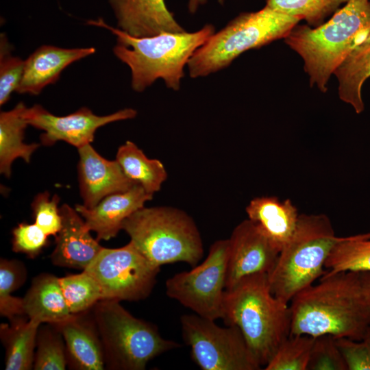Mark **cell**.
I'll return each instance as SVG.
<instances>
[{"label":"cell","mask_w":370,"mask_h":370,"mask_svg":"<svg viewBox=\"0 0 370 370\" xmlns=\"http://www.w3.org/2000/svg\"><path fill=\"white\" fill-rule=\"evenodd\" d=\"M218 2L223 5L225 3V0H217ZM208 0H188V10L190 14H195L197 12L199 8L206 3Z\"/></svg>","instance_id":"74e56055"},{"label":"cell","mask_w":370,"mask_h":370,"mask_svg":"<svg viewBox=\"0 0 370 370\" xmlns=\"http://www.w3.org/2000/svg\"><path fill=\"white\" fill-rule=\"evenodd\" d=\"M66 365V345L61 332L51 324L39 327L33 369L64 370Z\"/></svg>","instance_id":"f1b7e54d"},{"label":"cell","mask_w":370,"mask_h":370,"mask_svg":"<svg viewBox=\"0 0 370 370\" xmlns=\"http://www.w3.org/2000/svg\"><path fill=\"white\" fill-rule=\"evenodd\" d=\"M301 21L267 5L241 13L195 51L187 64L188 74L197 78L224 69L244 52L284 39Z\"/></svg>","instance_id":"8992f818"},{"label":"cell","mask_w":370,"mask_h":370,"mask_svg":"<svg viewBox=\"0 0 370 370\" xmlns=\"http://www.w3.org/2000/svg\"><path fill=\"white\" fill-rule=\"evenodd\" d=\"M88 24L106 29L116 36L113 53L130 69L132 88L138 92L158 79L164 80L167 88L179 90L188 60L215 32L213 25L206 24L193 32H162L138 38L109 25L102 18L90 20Z\"/></svg>","instance_id":"7a4b0ae2"},{"label":"cell","mask_w":370,"mask_h":370,"mask_svg":"<svg viewBox=\"0 0 370 370\" xmlns=\"http://www.w3.org/2000/svg\"><path fill=\"white\" fill-rule=\"evenodd\" d=\"M347 370H370V326L360 340L335 337Z\"/></svg>","instance_id":"e575fe53"},{"label":"cell","mask_w":370,"mask_h":370,"mask_svg":"<svg viewBox=\"0 0 370 370\" xmlns=\"http://www.w3.org/2000/svg\"><path fill=\"white\" fill-rule=\"evenodd\" d=\"M228 245V239L216 241L202 263L167 279V296L200 317L221 319Z\"/></svg>","instance_id":"8fae6325"},{"label":"cell","mask_w":370,"mask_h":370,"mask_svg":"<svg viewBox=\"0 0 370 370\" xmlns=\"http://www.w3.org/2000/svg\"><path fill=\"white\" fill-rule=\"evenodd\" d=\"M116 160L131 181L151 195L159 191L167 178L163 163L158 159L149 158L130 140L119 147Z\"/></svg>","instance_id":"d4e9b609"},{"label":"cell","mask_w":370,"mask_h":370,"mask_svg":"<svg viewBox=\"0 0 370 370\" xmlns=\"http://www.w3.org/2000/svg\"><path fill=\"white\" fill-rule=\"evenodd\" d=\"M62 227L56 236V247L50 256L56 266L84 270L101 247L92 237L82 217L69 205L60 208Z\"/></svg>","instance_id":"2e32d148"},{"label":"cell","mask_w":370,"mask_h":370,"mask_svg":"<svg viewBox=\"0 0 370 370\" xmlns=\"http://www.w3.org/2000/svg\"><path fill=\"white\" fill-rule=\"evenodd\" d=\"M117 28L134 37L186 31L176 21L165 0H108Z\"/></svg>","instance_id":"e0dca14e"},{"label":"cell","mask_w":370,"mask_h":370,"mask_svg":"<svg viewBox=\"0 0 370 370\" xmlns=\"http://www.w3.org/2000/svg\"><path fill=\"white\" fill-rule=\"evenodd\" d=\"M328 273L370 272V232L343 236L325 264Z\"/></svg>","instance_id":"484cf974"},{"label":"cell","mask_w":370,"mask_h":370,"mask_svg":"<svg viewBox=\"0 0 370 370\" xmlns=\"http://www.w3.org/2000/svg\"><path fill=\"white\" fill-rule=\"evenodd\" d=\"M182 337L194 362L203 370H259L242 332L235 325L223 328L197 314L180 319Z\"/></svg>","instance_id":"9c48e42d"},{"label":"cell","mask_w":370,"mask_h":370,"mask_svg":"<svg viewBox=\"0 0 370 370\" xmlns=\"http://www.w3.org/2000/svg\"><path fill=\"white\" fill-rule=\"evenodd\" d=\"M78 153L79 191L85 207L92 208L106 196L136 184L125 175L116 160L104 158L90 144L78 148Z\"/></svg>","instance_id":"5bb4252c"},{"label":"cell","mask_w":370,"mask_h":370,"mask_svg":"<svg viewBox=\"0 0 370 370\" xmlns=\"http://www.w3.org/2000/svg\"><path fill=\"white\" fill-rule=\"evenodd\" d=\"M307 370H347L334 336L323 334L314 337Z\"/></svg>","instance_id":"d6a6232c"},{"label":"cell","mask_w":370,"mask_h":370,"mask_svg":"<svg viewBox=\"0 0 370 370\" xmlns=\"http://www.w3.org/2000/svg\"><path fill=\"white\" fill-rule=\"evenodd\" d=\"M290 334H331L360 340L370 326L358 271L325 273L291 300Z\"/></svg>","instance_id":"6da1fadb"},{"label":"cell","mask_w":370,"mask_h":370,"mask_svg":"<svg viewBox=\"0 0 370 370\" xmlns=\"http://www.w3.org/2000/svg\"><path fill=\"white\" fill-rule=\"evenodd\" d=\"M343 238L335 234L327 215H299L294 233L268 275L271 293L289 304L295 295L325 273L327 258Z\"/></svg>","instance_id":"5b68a950"},{"label":"cell","mask_w":370,"mask_h":370,"mask_svg":"<svg viewBox=\"0 0 370 370\" xmlns=\"http://www.w3.org/2000/svg\"><path fill=\"white\" fill-rule=\"evenodd\" d=\"M24 264L16 260L1 259L0 262V314L10 321L24 315L23 298L12 295L26 280Z\"/></svg>","instance_id":"83f0119b"},{"label":"cell","mask_w":370,"mask_h":370,"mask_svg":"<svg viewBox=\"0 0 370 370\" xmlns=\"http://www.w3.org/2000/svg\"><path fill=\"white\" fill-rule=\"evenodd\" d=\"M92 308L108 369L143 370L153 358L180 346L162 338L156 325L134 317L120 301L102 299Z\"/></svg>","instance_id":"ba28073f"},{"label":"cell","mask_w":370,"mask_h":370,"mask_svg":"<svg viewBox=\"0 0 370 370\" xmlns=\"http://www.w3.org/2000/svg\"><path fill=\"white\" fill-rule=\"evenodd\" d=\"M58 280L68 308L73 314H82L103 299L99 284L85 271Z\"/></svg>","instance_id":"4316f807"},{"label":"cell","mask_w":370,"mask_h":370,"mask_svg":"<svg viewBox=\"0 0 370 370\" xmlns=\"http://www.w3.org/2000/svg\"><path fill=\"white\" fill-rule=\"evenodd\" d=\"M314 337L290 334L279 346L265 370H307Z\"/></svg>","instance_id":"4dcf8cb0"},{"label":"cell","mask_w":370,"mask_h":370,"mask_svg":"<svg viewBox=\"0 0 370 370\" xmlns=\"http://www.w3.org/2000/svg\"><path fill=\"white\" fill-rule=\"evenodd\" d=\"M359 275L364 296L370 311V272L360 271Z\"/></svg>","instance_id":"8d00e7d4"},{"label":"cell","mask_w":370,"mask_h":370,"mask_svg":"<svg viewBox=\"0 0 370 370\" xmlns=\"http://www.w3.org/2000/svg\"><path fill=\"white\" fill-rule=\"evenodd\" d=\"M152 198L153 195L134 184L126 191L106 196L92 208L80 204L75 208L88 229L97 234V241H108L122 230L123 223L127 217L143 208Z\"/></svg>","instance_id":"9a60e30c"},{"label":"cell","mask_w":370,"mask_h":370,"mask_svg":"<svg viewBox=\"0 0 370 370\" xmlns=\"http://www.w3.org/2000/svg\"><path fill=\"white\" fill-rule=\"evenodd\" d=\"M221 319L239 328L261 367L291 334L290 305L271 293L267 273L247 276L225 290Z\"/></svg>","instance_id":"3957f363"},{"label":"cell","mask_w":370,"mask_h":370,"mask_svg":"<svg viewBox=\"0 0 370 370\" xmlns=\"http://www.w3.org/2000/svg\"><path fill=\"white\" fill-rule=\"evenodd\" d=\"M370 32V0H350L321 25H295L284 42L304 61L310 86L323 92L336 68Z\"/></svg>","instance_id":"277c9868"},{"label":"cell","mask_w":370,"mask_h":370,"mask_svg":"<svg viewBox=\"0 0 370 370\" xmlns=\"http://www.w3.org/2000/svg\"><path fill=\"white\" fill-rule=\"evenodd\" d=\"M95 53L94 47L62 48L42 45L25 60L21 80L16 92L38 95L58 80L62 71L73 62Z\"/></svg>","instance_id":"ac0fdd59"},{"label":"cell","mask_w":370,"mask_h":370,"mask_svg":"<svg viewBox=\"0 0 370 370\" xmlns=\"http://www.w3.org/2000/svg\"><path fill=\"white\" fill-rule=\"evenodd\" d=\"M225 290L242 279L258 273L268 275L280 250L249 219L238 224L228 238Z\"/></svg>","instance_id":"4fadbf2b"},{"label":"cell","mask_w":370,"mask_h":370,"mask_svg":"<svg viewBox=\"0 0 370 370\" xmlns=\"http://www.w3.org/2000/svg\"><path fill=\"white\" fill-rule=\"evenodd\" d=\"M12 235V250L30 258L38 256L48 242V236L36 223H21L13 230Z\"/></svg>","instance_id":"d590c367"},{"label":"cell","mask_w":370,"mask_h":370,"mask_svg":"<svg viewBox=\"0 0 370 370\" xmlns=\"http://www.w3.org/2000/svg\"><path fill=\"white\" fill-rule=\"evenodd\" d=\"M55 326L63 336L67 364L72 369H103L105 365L103 349L94 320L90 323L82 319L78 314Z\"/></svg>","instance_id":"d6986e66"},{"label":"cell","mask_w":370,"mask_h":370,"mask_svg":"<svg viewBox=\"0 0 370 370\" xmlns=\"http://www.w3.org/2000/svg\"><path fill=\"white\" fill-rule=\"evenodd\" d=\"M11 46L5 35L1 34L0 40V105L5 104L21 80L25 60L12 56Z\"/></svg>","instance_id":"1f68e13d"},{"label":"cell","mask_w":370,"mask_h":370,"mask_svg":"<svg viewBox=\"0 0 370 370\" xmlns=\"http://www.w3.org/2000/svg\"><path fill=\"white\" fill-rule=\"evenodd\" d=\"M57 195L50 199L47 191L38 194L32 203L36 223L48 236L58 234L62 227V217Z\"/></svg>","instance_id":"836d02e7"},{"label":"cell","mask_w":370,"mask_h":370,"mask_svg":"<svg viewBox=\"0 0 370 370\" xmlns=\"http://www.w3.org/2000/svg\"><path fill=\"white\" fill-rule=\"evenodd\" d=\"M26 106L19 102L9 111L0 114V173L6 177L11 175V166L17 158L29 163L38 143L23 142L25 130L28 125L24 118Z\"/></svg>","instance_id":"603a6c76"},{"label":"cell","mask_w":370,"mask_h":370,"mask_svg":"<svg viewBox=\"0 0 370 370\" xmlns=\"http://www.w3.org/2000/svg\"><path fill=\"white\" fill-rule=\"evenodd\" d=\"M122 230L136 249L157 267L183 262L194 267L204 256L195 222L175 207L144 206L123 221Z\"/></svg>","instance_id":"52a82bcc"},{"label":"cell","mask_w":370,"mask_h":370,"mask_svg":"<svg viewBox=\"0 0 370 370\" xmlns=\"http://www.w3.org/2000/svg\"><path fill=\"white\" fill-rule=\"evenodd\" d=\"M137 114L133 108H124L112 114L99 116L82 107L66 116H56L42 106L35 104L26 108L23 115L27 124L44 132L41 143L51 146L57 141H64L77 149L90 144L97 130L110 123L134 119Z\"/></svg>","instance_id":"7c38bea8"},{"label":"cell","mask_w":370,"mask_h":370,"mask_svg":"<svg viewBox=\"0 0 370 370\" xmlns=\"http://www.w3.org/2000/svg\"><path fill=\"white\" fill-rule=\"evenodd\" d=\"M341 100L350 105L357 114L365 108L362 88L370 77V32L358 43L334 70Z\"/></svg>","instance_id":"7402d4cb"},{"label":"cell","mask_w":370,"mask_h":370,"mask_svg":"<svg viewBox=\"0 0 370 370\" xmlns=\"http://www.w3.org/2000/svg\"><path fill=\"white\" fill-rule=\"evenodd\" d=\"M59 278L42 273L36 276L23 298L24 314L39 324L59 325L75 314L68 308Z\"/></svg>","instance_id":"44dd1931"},{"label":"cell","mask_w":370,"mask_h":370,"mask_svg":"<svg viewBox=\"0 0 370 370\" xmlns=\"http://www.w3.org/2000/svg\"><path fill=\"white\" fill-rule=\"evenodd\" d=\"M350 0H266V5L283 13L297 16L314 27L325 22Z\"/></svg>","instance_id":"f546056e"},{"label":"cell","mask_w":370,"mask_h":370,"mask_svg":"<svg viewBox=\"0 0 370 370\" xmlns=\"http://www.w3.org/2000/svg\"><path fill=\"white\" fill-rule=\"evenodd\" d=\"M160 268L149 262L130 241L119 248L103 247L83 271L97 282L103 299L134 301L150 295Z\"/></svg>","instance_id":"30bf717a"},{"label":"cell","mask_w":370,"mask_h":370,"mask_svg":"<svg viewBox=\"0 0 370 370\" xmlns=\"http://www.w3.org/2000/svg\"><path fill=\"white\" fill-rule=\"evenodd\" d=\"M40 324L17 317L10 324L0 325L1 339L5 348L6 370L33 369L37 333Z\"/></svg>","instance_id":"cb8c5ba5"},{"label":"cell","mask_w":370,"mask_h":370,"mask_svg":"<svg viewBox=\"0 0 370 370\" xmlns=\"http://www.w3.org/2000/svg\"><path fill=\"white\" fill-rule=\"evenodd\" d=\"M248 219L281 251L294 233L299 218L290 199L257 197L245 208Z\"/></svg>","instance_id":"ffe728a7"}]
</instances>
